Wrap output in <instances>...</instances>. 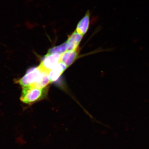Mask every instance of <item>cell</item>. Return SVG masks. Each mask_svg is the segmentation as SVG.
<instances>
[{"mask_svg": "<svg viewBox=\"0 0 149 149\" xmlns=\"http://www.w3.org/2000/svg\"><path fill=\"white\" fill-rule=\"evenodd\" d=\"M66 51H67V48L66 43L65 42L61 45L60 46L52 48L49 51L48 53H56L61 54Z\"/></svg>", "mask_w": 149, "mask_h": 149, "instance_id": "cell-8", "label": "cell"}, {"mask_svg": "<svg viewBox=\"0 0 149 149\" xmlns=\"http://www.w3.org/2000/svg\"><path fill=\"white\" fill-rule=\"evenodd\" d=\"M67 67L61 62H60L54 67L48 73L49 79L51 83L56 81L66 69Z\"/></svg>", "mask_w": 149, "mask_h": 149, "instance_id": "cell-5", "label": "cell"}, {"mask_svg": "<svg viewBox=\"0 0 149 149\" xmlns=\"http://www.w3.org/2000/svg\"><path fill=\"white\" fill-rule=\"evenodd\" d=\"M90 22V13L89 11H88L84 17L78 22L75 31L83 36L89 29Z\"/></svg>", "mask_w": 149, "mask_h": 149, "instance_id": "cell-6", "label": "cell"}, {"mask_svg": "<svg viewBox=\"0 0 149 149\" xmlns=\"http://www.w3.org/2000/svg\"><path fill=\"white\" fill-rule=\"evenodd\" d=\"M61 57L60 54L48 53L42 60L39 66L43 72L49 73L61 62Z\"/></svg>", "mask_w": 149, "mask_h": 149, "instance_id": "cell-3", "label": "cell"}, {"mask_svg": "<svg viewBox=\"0 0 149 149\" xmlns=\"http://www.w3.org/2000/svg\"><path fill=\"white\" fill-rule=\"evenodd\" d=\"M47 88H39L32 86L22 87L20 100L27 104H31L42 100L47 95Z\"/></svg>", "mask_w": 149, "mask_h": 149, "instance_id": "cell-1", "label": "cell"}, {"mask_svg": "<svg viewBox=\"0 0 149 149\" xmlns=\"http://www.w3.org/2000/svg\"><path fill=\"white\" fill-rule=\"evenodd\" d=\"M45 72L39 66L32 68L27 70L23 77L17 80V83L22 87L32 86L40 80Z\"/></svg>", "mask_w": 149, "mask_h": 149, "instance_id": "cell-2", "label": "cell"}, {"mask_svg": "<svg viewBox=\"0 0 149 149\" xmlns=\"http://www.w3.org/2000/svg\"><path fill=\"white\" fill-rule=\"evenodd\" d=\"M83 35L74 31L66 41L67 51L76 50L83 38Z\"/></svg>", "mask_w": 149, "mask_h": 149, "instance_id": "cell-4", "label": "cell"}, {"mask_svg": "<svg viewBox=\"0 0 149 149\" xmlns=\"http://www.w3.org/2000/svg\"><path fill=\"white\" fill-rule=\"evenodd\" d=\"M77 53L76 50L66 51L61 54V62L65 65L67 67H69L76 59L77 57Z\"/></svg>", "mask_w": 149, "mask_h": 149, "instance_id": "cell-7", "label": "cell"}]
</instances>
